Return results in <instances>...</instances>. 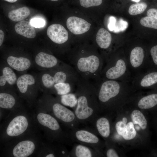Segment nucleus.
Segmentation results:
<instances>
[{
  "instance_id": "a211bd4d",
  "label": "nucleus",
  "mask_w": 157,
  "mask_h": 157,
  "mask_svg": "<svg viewBox=\"0 0 157 157\" xmlns=\"http://www.w3.org/2000/svg\"><path fill=\"white\" fill-rule=\"evenodd\" d=\"M36 144L30 140H24L17 144L12 150V154L15 157H27L31 156L35 151Z\"/></svg>"
},
{
  "instance_id": "1a4fd4ad",
  "label": "nucleus",
  "mask_w": 157,
  "mask_h": 157,
  "mask_svg": "<svg viewBox=\"0 0 157 157\" xmlns=\"http://www.w3.org/2000/svg\"><path fill=\"white\" fill-rule=\"evenodd\" d=\"M68 133L72 142L90 147L101 152L104 145L95 132L77 128L70 130Z\"/></svg>"
},
{
  "instance_id": "4be33fe9",
  "label": "nucleus",
  "mask_w": 157,
  "mask_h": 157,
  "mask_svg": "<svg viewBox=\"0 0 157 157\" xmlns=\"http://www.w3.org/2000/svg\"><path fill=\"white\" fill-rule=\"evenodd\" d=\"M15 29L18 34L28 38H34L36 35V31L31 23L25 20H22L17 23L15 25Z\"/></svg>"
},
{
  "instance_id": "f257e3e1",
  "label": "nucleus",
  "mask_w": 157,
  "mask_h": 157,
  "mask_svg": "<svg viewBox=\"0 0 157 157\" xmlns=\"http://www.w3.org/2000/svg\"><path fill=\"white\" fill-rule=\"evenodd\" d=\"M74 93L77 100L74 112L79 123L92 124L101 111L93 83L80 77Z\"/></svg>"
},
{
  "instance_id": "9d476101",
  "label": "nucleus",
  "mask_w": 157,
  "mask_h": 157,
  "mask_svg": "<svg viewBox=\"0 0 157 157\" xmlns=\"http://www.w3.org/2000/svg\"><path fill=\"white\" fill-rule=\"evenodd\" d=\"M133 92L147 89L157 88V69H150L134 76L131 83Z\"/></svg>"
},
{
  "instance_id": "2eb2a0df",
  "label": "nucleus",
  "mask_w": 157,
  "mask_h": 157,
  "mask_svg": "<svg viewBox=\"0 0 157 157\" xmlns=\"http://www.w3.org/2000/svg\"><path fill=\"white\" fill-rule=\"evenodd\" d=\"M3 60L13 70L22 74L26 73L33 66V61L31 58L22 55H8Z\"/></svg>"
},
{
  "instance_id": "c756f323",
  "label": "nucleus",
  "mask_w": 157,
  "mask_h": 157,
  "mask_svg": "<svg viewBox=\"0 0 157 157\" xmlns=\"http://www.w3.org/2000/svg\"><path fill=\"white\" fill-rule=\"evenodd\" d=\"M140 23L144 27L157 29V19L154 17L148 16L143 17Z\"/></svg>"
},
{
  "instance_id": "dca6fc26",
  "label": "nucleus",
  "mask_w": 157,
  "mask_h": 157,
  "mask_svg": "<svg viewBox=\"0 0 157 157\" xmlns=\"http://www.w3.org/2000/svg\"><path fill=\"white\" fill-rule=\"evenodd\" d=\"M47 34L52 42L58 44L65 43L68 39L67 31L63 26L59 24L50 25L47 29Z\"/></svg>"
},
{
  "instance_id": "c9c22d12",
  "label": "nucleus",
  "mask_w": 157,
  "mask_h": 157,
  "mask_svg": "<svg viewBox=\"0 0 157 157\" xmlns=\"http://www.w3.org/2000/svg\"><path fill=\"white\" fill-rule=\"evenodd\" d=\"M110 23L109 24V28L110 30H112L115 26V18L113 17L110 18Z\"/></svg>"
},
{
  "instance_id": "e433bc0d",
  "label": "nucleus",
  "mask_w": 157,
  "mask_h": 157,
  "mask_svg": "<svg viewBox=\"0 0 157 157\" xmlns=\"http://www.w3.org/2000/svg\"><path fill=\"white\" fill-rule=\"evenodd\" d=\"M4 34L3 32L1 30H0V46L1 47L2 44L4 40Z\"/></svg>"
},
{
  "instance_id": "6ab92c4d",
  "label": "nucleus",
  "mask_w": 157,
  "mask_h": 157,
  "mask_svg": "<svg viewBox=\"0 0 157 157\" xmlns=\"http://www.w3.org/2000/svg\"><path fill=\"white\" fill-rule=\"evenodd\" d=\"M66 25L68 29L72 33L80 35L88 31L91 24L81 18L71 16L67 19Z\"/></svg>"
},
{
  "instance_id": "4c0bfd02",
  "label": "nucleus",
  "mask_w": 157,
  "mask_h": 157,
  "mask_svg": "<svg viewBox=\"0 0 157 157\" xmlns=\"http://www.w3.org/2000/svg\"><path fill=\"white\" fill-rule=\"evenodd\" d=\"M10 3H14L17 1V0H4Z\"/></svg>"
},
{
  "instance_id": "a878e982",
  "label": "nucleus",
  "mask_w": 157,
  "mask_h": 157,
  "mask_svg": "<svg viewBox=\"0 0 157 157\" xmlns=\"http://www.w3.org/2000/svg\"><path fill=\"white\" fill-rule=\"evenodd\" d=\"M56 97L65 106L74 107L76 105L77 100L74 93L58 96Z\"/></svg>"
},
{
  "instance_id": "7c9ffc66",
  "label": "nucleus",
  "mask_w": 157,
  "mask_h": 157,
  "mask_svg": "<svg viewBox=\"0 0 157 157\" xmlns=\"http://www.w3.org/2000/svg\"><path fill=\"white\" fill-rule=\"evenodd\" d=\"M128 119L126 117H123L122 120L117 121L115 126V129L117 134L121 136L127 122Z\"/></svg>"
},
{
  "instance_id": "bb28decb",
  "label": "nucleus",
  "mask_w": 157,
  "mask_h": 157,
  "mask_svg": "<svg viewBox=\"0 0 157 157\" xmlns=\"http://www.w3.org/2000/svg\"><path fill=\"white\" fill-rule=\"evenodd\" d=\"M136 135L137 131L134 123L132 121L127 122L121 136L124 140H129L134 139Z\"/></svg>"
},
{
  "instance_id": "ea45409f",
  "label": "nucleus",
  "mask_w": 157,
  "mask_h": 157,
  "mask_svg": "<svg viewBox=\"0 0 157 157\" xmlns=\"http://www.w3.org/2000/svg\"><path fill=\"white\" fill-rule=\"evenodd\" d=\"M51 0V1H58L59 0Z\"/></svg>"
},
{
  "instance_id": "c85d7f7f",
  "label": "nucleus",
  "mask_w": 157,
  "mask_h": 157,
  "mask_svg": "<svg viewBox=\"0 0 157 157\" xmlns=\"http://www.w3.org/2000/svg\"><path fill=\"white\" fill-rule=\"evenodd\" d=\"M147 4L144 2L133 4L129 7L128 12L132 15H135L143 13L147 7Z\"/></svg>"
},
{
  "instance_id": "39448f33",
  "label": "nucleus",
  "mask_w": 157,
  "mask_h": 157,
  "mask_svg": "<svg viewBox=\"0 0 157 157\" xmlns=\"http://www.w3.org/2000/svg\"><path fill=\"white\" fill-rule=\"evenodd\" d=\"M40 107L51 112L59 122L70 130L78 128L79 123L74 112L63 104L52 94L43 93L37 101Z\"/></svg>"
},
{
  "instance_id": "aec40b11",
  "label": "nucleus",
  "mask_w": 157,
  "mask_h": 157,
  "mask_svg": "<svg viewBox=\"0 0 157 157\" xmlns=\"http://www.w3.org/2000/svg\"><path fill=\"white\" fill-rule=\"evenodd\" d=\"M101 151L90 147L76 144L70 152V157H95L101 156Z\"/></svg>"
},
{
  "instance_id": "72a5a7b5",
  "label": "nucleus",
  "mask_w": 157,
  "mask_h": 157,
  "mask_svg": "<svg viewBox=\"0 0 157 157\" xmlns=\"http://www.w3.org/2000/svg\"><path fill=\"white\" fill-rule=\"evenodd\" d=\"M106 156L107 157H119L117 151L112 147H108L106 152Z\"/></svg>"
},
{
  "instance_id": "cd10ccee",
  "label": "nucleus",
  "mask_w": 157,
  "mask_h": 157,
  "mask_svg": "<svg viewBox=\"0 0 157 157\" xmlns=\"http://www.w3.org/2000/svg\"><path fill=\"white\" fill-rule=\"evenodd\" d=\"M149 53L150 58L148 60L147 70L157 69V44L151 48Z\"/></svg>"
},
{
  "instance_id": "5701e85b",
  "label": "nucleus",
  "mask_w": 157,
  "mask_h": 157,
  "mask_svg": "<svg viewBox=\"0 0 157 157\" xmlns=\"http://www.w3.org/2000/svg\"><path fill=\"white\" fill-rule=\"evenodd\" d=\"M95 40L97 45L100 49L107 50L110 48L111 44V35L105 28H101L97 34Z\"/></svg>"
},
{
  "instance_id": "412c9836",
  "label": "nucleus",
  "mask_w": 157,
  "mask_h": 157,
  "mask_svg": "<svg viewBox=\"0 0 157 157\" xmlns=\"http://www.w3.org/2000/svg\"><path fill=\"white\" fill-rule=\"evenodd\" d=\"M92 124L95 129L96 133L106 139L109 138L111 133L110 125V121L107 117L99 116Z\"/></svg>"
},
{
  "instance_id": "6e6552de",
  "label": "nucleus",
  "mask_w": 157,
  "mask_h": 157,
  "mask_svg": "<svg viewBox=\"0 0 157 157\" xmlns=\"http://www.w3.org/2000/svg\"><path fill=\"white\" fill-rule=\"evenodd\" d=\"M16 86L19 97L32 104L36 101L39 87L35 75L28 73L18 77Z\"/></svg>"
},
{
  "instance_id": "423d86ee",
  "label": "nucleus",
  "mask_w": 157,
  "mask_h": 157,
  "mask_svg": "<svg viewBox=\"0 0 157 157\" xmlns=\"http://www.w3.org/2000/svg\"><path fill=\"white\" fill-rule=\"evenodd\" d=\"M101 77L103 78L131 83L133 76L125 57L119 54L110 56L105 62Z\"/></svg>"
},
{
  "instance_id": "7ed1b4c3",
  "label": "nucleus",
  "mask_w": 157,
  "mask_h": 157,
  "mask_svg": "<svg viewBox=\"0 0 157 157\" xmlns=\"http://www.w3.org/2000/svg\"><path fill=\"white\" fill-rule=\"evenodd\" d=\"M81 52L69 58L70 65L80 77L93 82L98 81L101 78L104 58L95 53H85L83 50Z\"/></svg>"
},
{
  "instance_id": "473e14b6",
  "label": "nucleus",
  "mask_w": 157,
  "mask_h": 157,
  "mask_svg": "<svg viewBox=\"0 0 157 157\" xmlns=\"http://www.w3.org/2000/svg\"><path fill=\"white\" fill-rule=\"evenodd\" d=\"M31 24L35 28L43 27L45 24V21L43 19L38 17L32 18L30 20Z\"/></svg>"
},
{
  "instance_id": "b1692460",
  "label": "nucleus",
  "mask_w": 157,
  "mask_h": 157,
  "mask_svg": "<svg viewBox=\"0 0 157 157\" xmlns=\"http://www.w3.org/2000/svg\"><path fill=\"white\" fill-rule=\"evenodd\" d=\"M30 14V10L26 7H23L10 11L8 17L14 22H20L26 18Z\"/></svg>"
},
{
  "instance_id": "2f4dec72",
  "label": "nucleus",
  "mask_w": 157,
  "mask_h": 157,
  "mask_svg": "<svg viewBox=\"0 0 157 157\" xmlns=\"http://www.w3.org/2000/svg\"><path fill=\"white\" fill-rule=\"evenodd\" d=\"M80 5L85 8L96 6L100 5L102 0H79Z\"/></svg>"
},
{
  "instance_id": "f3484780",
  "label": "nucleus",
  "mask_w": 157,
  "mask_h": 157,
  "mask_svg": "<svg viewBox=\"0 0 157 157\" xmlns=\"http://www.w3.org/2000/svg\"><path fill=\"white\" fill-rule=\"evenodd\" d=\"M0 91L1 108L12 109L21 106L19 98L15 92L8 90Z\"/></svg>"
},
{
  "instance_id": "f704fd0d",
  "label": "nucleus",
  "mask_w": 157,
  "mask_h": 157,
  "mask_svg": "<svg viewBox=\"0 0 157 157\" xmlns=\"http://www.w3.org/2000/svg\"><path fill=\"white\" fill-rule=\"evenodd\" d=\"M147 16L157 19V9L152 8L149 9L147 12Z\"/></svg>"
},
{
  "instance_id": "58836bf2",
  "label": "nucleus",
  "mask_w": 157,
  "mask_h": 157,
  "mask_svg": "<svg viewBox=\"0 0 157 157\" xmlns=\"http://www.w3.org/2000/svg\"><path fill=\"white\" fill-rule=\"evenodd\" d=\"M132 1L136 2H138L140 1V0H131Z\"/></svg>"
},
{
  "instance_id": "0eeeda50",
  "label": "nucleus",
  "mask_w": 157,
  "mask_h": 157,
  "mask_svg": "<svg viewBox=\"0 0 157 157\" xmlns=\"http://www.w3.org/2000/svg\"><path fill=\"white\" fill-rule=\"evenodd\" d=\"M36 119L39 124L45 129L52 140L68 144L72 142L68 133L62 130L59 122L51 115L39 112L36 115Z\"/></svg>"
},
{
  "instance_id": "9b49d317",
  "label": "nucleus",
  "mask_w": 157,
  "mask_h": 157,
  "mask_svg": "<svg viewBox=\"0 0 157 157\" xmlns=\"http://www.w3.org/2000/svg\"><path fill=\"white\" fill-rule=\"evenodd\" d=\"M0 90L17 91L18 76L13 69L3 60L0 62Z\"/></svg>"
},
{
  "instance_id": "4468645a",
  "label": "nucleus",
  "mask_w": 157,
  "mask_h": 157,
  "mask_svg": "<svg viewBox=\"0 0 157 157\" xmlns=\"http://www.w3.org/2000/svg\"><path fill=\"white\" fill-rule=\"evenodd\" d=\"M138 92L131 95L126 103H130L142 110L148 109L157 105V88L153 92L143 94L142 92Z\"/></svg>"
},
{
  "instance_id": "f03ea898",
  "label": "nucleus",
  "mask_w": 157,
  "mask_h": 157,
  "mask_svg": "<svg viewBox=\"0 0 157 157\" xmlns=\"http://www.w3.org/2000/svg\"><path fill=\"white\" fill-rule=\"evenodd\" d=\"M93 82L101 111H111L123 106L133 92L131 83L102 77Z\"/></svg>"
},
{
  "instance_id": "f8f14e48",
  "label": "nucleus",
  "mask_w": 157,
  "mask_h": 157,
  "mask_svg": "<svg viewBox=\"0 0 157 157\" xmlns=\"http://www.w3.org/2000/svg\"><path fill=\"white\" fill-rule=\"evenodd\" d=\"M29 119L24 114H19L11 119L6 128L7 136L15 138L24 133L29 128Z\"/></svg>"
},
{
  "instance_id": "20e7f679",
  "label": "nucleus",
  "mask_w": 157,
  "mask_h": 157,
  "mask_svg": "<svg viewBox=\"0 0 157 157\" xmlns=\"http://www.w3.org/2000/svg\"><path fill=\"white\" fill-rule=\"evenodd\" d=\"M39 90L50 93L54 86L62 83L76 84L80 76L70 65L65 63L53 69L40 71L35 75Z\"/></svg>"
},
{
  "instance_id": "ddd939ff",
  "label": "nucleus",
  "mask_w": 157,
  "mask_h": 157,
  "mask_svg": "<svg viewBox=\"0 0 157 157\" xmlns=\"http://www.w3.org/2000/svg\"><path fill=\"white\" fill-rule=\"evenodd\" d=\"M33 61V66L40 71L55 69L65 63L53 55L44 51L38 52L35 57Z\"/></svg>"
},
{
  "instance_id": "393cba45",
  "label": "nucleus",
  "mask_w": 157,
  "mask_h": 157,
  "mask_svg": "<svg viewBox=\"0 0 157 157\" xmlns=\"http://www.w3.org/2000/svg\"><path fill=\"white\" fill-rule=\"evenodd\" d=\"M130 118L134 124L138 125L142 130L146 129L147 126V119L140 110L137 109L133 110L130 114Z\"/></svg>"
}]
</instances>
